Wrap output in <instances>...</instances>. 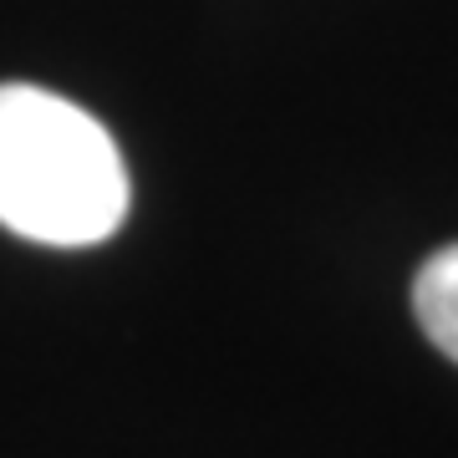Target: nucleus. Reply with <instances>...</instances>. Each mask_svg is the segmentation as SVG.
Returning a JSON list of instances; mask_svg holds the SVG:
<instances>
[{"label": "nucleus", "mask_w": 458, "mask_h": 458, "mask_svg": "<svg viewBox=\"0 0 458 458\" xmlns=\"http://www.w3.org/2000/svg\"><path fill=\"white\" fill-rule=\"evenodd\" d=\"M128 164L113 132L77 102L0 82V225L51 250L113 240L128 219Z\"/></svg>", "instance_id": "obj_1"}, {"label": "nucleus", "mask_w": 458, "mask_h": 458, "mask_svg": "<svg viewBox=\"0 0 458 458\" xmlns=\"http://www.w3.org/2000/svg\"><path fill=\"white\" fill-rule=\"evenodd\" d=\"M412 311L423 321L428 342L448 361H458V245L433 250L412 280Z\"/></svg>", "instance_id": "obj_2"}]
</instances>
